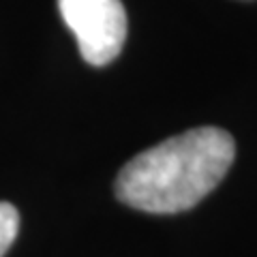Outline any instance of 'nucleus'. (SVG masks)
Segmentation results:
<instances>
[{"instance_id": "nucleus-1", "label": "nucleus", "mask_w": 257, "mask_h": 257, "mask_svg": "<svg viewBox=\"0 0 257 257\" xmlns=\"http://www.w3.org/2000/svg\"><path fill=\"white\" fill-rule=\"evenodd\" d=\"M234 157L236 144L227 131L191 128L128 161L116 178V197L152 214L189 210L219 187Z\"/></svg>"}, {"instance_id": "nucleus-2", "label": "nucleus", "mask_w": 257, "mask_h": 257, "mask_svg": "<svg viewBox=\"0 0 257 257\" xmlns=\"http://www.w3.org/2000/svg\"><path fill=\"white\" fill-rule=\"evenodd\" d=\"M58 9L88 64L105 67L120 54L126 41V11L120 0H58Z\"/></svg>"}, {"instance_id": "nucleus-3", "label": "nucleus", "mask_w": 257, "mask_h": 257, "mask_svg": "<svg viewBox=\"0 0 257 257\" xmlns=\"http://www.w3.org/2000/svg\"><path fill=\"white\" fill-rule=\"evenodd\" d=\"M20 229V214L9 202H0V257L9 251Z\"/></svg>"}]
</instances>
